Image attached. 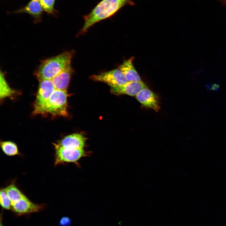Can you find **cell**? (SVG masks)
I'll list each match as a JSON object with an SVG mask.
<instances>
[{"mask_svg":"<svg viewBox=\"0 0 226 226\" xmlns=\"http://www.w3.org/2000/svg\"><path fill=\"white\" fill-rule=\"evenodd\" d=\"M147 87L145 84L142 81H128L122 86L111 88L110 92L112 94L116 95L125 94L131 96H136L142 90Z\"/></svg>","mask_w":226,"mask_h":226,"instance_id":"cell-7","label":"cell"},{"mask_svg":"<svg viewBox=\"0 0 226 226\" xmlns=\"http://www.w3.org/2000/svg\"><path fill=\"white\" fill-rule=\"evenodd\" d=\"M11 202V204L20 199L27 198L13 184L4 188Z\"/></svg>","mask_w":226,"mask_h":226,"instance_id":"cell-13","label":"cell"},{"mask_svg":"<svg viewBox=\"0 0 226 226\" xmlns=\"http://www.w3.org/2000/svg\"><path fill=\"white\" fill-rule=\"evenodd\" d=\"M1 222H0V226H3V224L2 223V222H1Z\"/></svg>","mask_w":226,"mask_h":226,"instance_id":"cell-21","label":"cell"},{"mask_svg":"<svg viewBox=\"0 0 226 226\" xmlns=\"http://www.w3.org/2000/svg\"><path fill=\"white\" fill-rule=\"evenodd\" d=\"M54 145L56 165L64 163H76L86 155L83 149H69L61 147L56 143H54Z\"/></svg>","mask_w":226,"mask_h":226,"instance_id":"cell-5","label":"cell"},{"mask_svg":"<svg viewBox=\"0 0 226 226\" xmlns=\"http://www.w3.org/2000/svg\"><path fill=\"white\" fill-rule=\"evenodd\" d=\"M71 220L68 217H64L61 219L59 224L62 226H70Z\"/></svg>","mask_w":226,"mask_h":226,"instance_id":"cell-19","label":"cell"},{"mask_svg":"<svg viewBox=\"0 0 226 226\" xmlns=\"http://www.w3.org/2000/svg\"><path fill=\"white\" fill-rule=\"evenodd\" d=\"M220 87L219 85L216 83H214L212 85L211 87H210V90H214L216 91H218Z\"/></svg>","mask_w":226,"mask_h":226,"instance_id":"cell-20","label":"cell"},{"mask_svg":"<svg viewBox=\"0 0 226 226\" xmlns=\"http://www.w3.org/2000/svg\"><path fill=\"white\" fill-rule=\"evenodd\" d=\"M0 78L1 99L11 97L16 93L14 90L10 88L5 80L3 73L1 71Z\"/></svg>","mask_w":226,"mask_h":226,"instance_id":"cell-15","label":"cell"},{"mask_svg":"<svg viewBox=\"0 0 226 226\" xmlns=\"http://www.w3.org/2000/svg\"><path fill=\"white\" fill-rule=\"evenodd\" d=\"M41 6L45 10L51 13L52 12L55 0H39Z\"/></svg>","mask_w":226,"mask_h":226,"instance_id":"cell-18","label":"cell"},{"mask_svg":"<svg viewBox=\"0 0 226 226\" xmlns=\"http://www.w3.org/2000/svg\"></svg>","mask_w":226,"mask_h":226,"instance_id":"cell-22","label":"cell"},{"mask_svg":"<svg viewBox=\"0 0 226 226\" xmlns=\"http://www.w3.org/2000/svg\"><path fill=\"white\" fill-rule=\"evenodd\" d=\"M134 5L131 0H103L88 14L83 16L84 23L78 35L86 33L95 23L111 16L124 6Z\"/></svg>","mask_w":226,"mask_h":226,"instance_id":"cell-1","label":"cell"},{"mask_svg":"<svg viewBox=\"0 0 226 226\" xmlns=\"http://www.w3.org/2000/svg\"><path fill=\"white\" fill-rule=\"evenodd\" d=\"M73 51H67L43 60L35 72L40 80H51L62 71L71 66Z\"/></svg>","mask_w":226,"mask_h":226,"instance_id":"cell-2","label":"cell"},{"mask_svg":"<svg viewBox=\"0 0 226 226\" xmlns=\"http://www.w3.org/2000/svg\"><path fill=\"white\" fill-rule=\"evenodd\" d=\"M89 78L94 81L104 83L111 88L122 86L128 82L118 68L98 74L93 75Z\"/></svg>","mask_w":226,"mask_h":226,"instance_id":"cell-4","label":"cell"},{"mask_svg":"<svg viewBox=\"0 0 226 226\" xmlns=\"http://www.w3.org/2000/svg\"><path fill=\"white\" fill-rule=\"evenodd\" d=\"M40 82L34 104L33 113L35 115L37 114L55 89L51 80L43 79L40 80Z\"/></svg>","mask_w":226,"mask_h":226,"instance_id":"cell-6","label":"cell"},{"mask_svg":"<svg viewBox=\"0 0 226 226\" xmlns=\"http://www.w3.org/2000/svg\"><path fill=\"white\" fill-rule=\"evenodd\" d=\"M73 71L71 66L51 79L55 89L67 91Z\"/></svg>","mask_w":226,"mask_h":226,"instance_id":"cell-11","label":"cell"},{"mask_svg":"<svg viewBox=\"0 0 226 226\" xmlns=\"http://www.w3.org/2000/svg\"><path fill=\"white\" fill-rule=\"evenodd\" d=\"M42 8L39 0H31L27 6L19 12L27 13L38 17L41 13Z\"/></svg>","mask_w":226,"mask_h":226,"instance_id":"cell-14","label":"cell"},{"mask_svg":"<svg viewBox=\"0 0 226 226\" xmlns=\"http://www.w3.org/2000/svg\"><path fill=\"white\" fill-rule=\"evenodd\" d=\"M42 204L33 203L27 198L20 199L11 204L13 211L19 214L37 212L43 208Z\"/></svg>","mask_w":226,"mask_h":226,"instance_id":"cell-9","label":"cell"},{"mask_svg":"<svg viewBox=\"0 0 226 226\" xmlns=\"http://www.w3.org/2000/svg\"><path fill=\"white\" fill-rule=\"evenodd\" d=\"M133 57L126 60L120 65L119 68L122 72L128 81H141L140 77L135 69L133 64Z\"/></svg>","mask_w":226,"mask_h":226,"instance_id":"cell-12","label":"cell"},{"mask_svg":"<svg viewBox=\"0 0 226 226\" xmlns=\"http://www.w3.org/2000/svg\"><path fill=\"white\" fill-rule=\"evenodd\" d=\"M67 91L55 89L37 114L67 116Z\"/></svg>","mask_w":226,"mask_h":226,"instance_id":"cell-3","label":"cell"},{"mask_svg":"<svg viewBox=\"0 0 226 226\" xmlns=\"http://www.w3.org/2000/svg\"><path fill=\"white\" fill-rule=\"evenodd\" d=\"M86 139L82 134L74 133L65 137L56 144L61 147L67 149H83Z\"/></svg>","mask_w":226,"mask_h":226,"instance_id":"cell-8","label":"cell"},{"mask_svg":"<svg viewBox=\"0 0 226 226\" xmlns=\"http://www.w3.org/2000/svg\"><path fill=\"white\" fill-rule=\"evenodd\" d=\"M0 202L3 208L7 210L11 208V202L4 189L0 190Z\"/></svg>","mask_w":226,"mask_h":226,"instance_id":"cell-17","label":"cell"},{"mask_svg":"<svg viewBox=\"0 0 226 226\" xmlns=\"http://www.w3.org/2000/svg\"><path fill=\"white\" fill-rule=\"evenodd\" d=\"M137 100L143 105L155 111L159 109L156 95L147 87L142 90L136 96Z\"/></svg>","mask_w":226,"mask_h":226,"instance_id":"cell-10","label":"cell"},{"mask_svg":"<svg viewBox=\"0 0 226 226\" xmlns=\"http://www.w3.org/2000/svg\"><path fill=\"white\" fill-rule=\"evenodd\" d=\"M0 146L3 153L7 155L12 156L19 154L17 145L12 142H1Z\"/></svg>","mask_w":226,"mask_h":226,"instance_id":"cell-16","label":"cell"}]
</instances>
